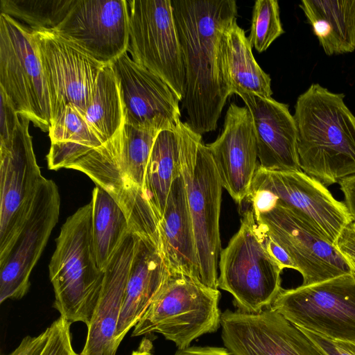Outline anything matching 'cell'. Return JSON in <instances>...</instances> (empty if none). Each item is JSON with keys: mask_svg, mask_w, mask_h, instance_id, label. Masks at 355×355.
I'll return each mask as SVG.
<instances>
[{"mask_svg": "<svg viewBox=\"0 0 355 355\" xmlns=\"http://www.w3.org/2000/svg\"><path fill=\"white\" fill-rule=\"evenodd\" d=\"M185 69L182 100L187 123L201 135L215 130L230 89L221 63V40L236 19L234 0H171Z\"/></svg>", "mask_w": 355, "mask_h": 355, "instance_id": "obj_1", "label": "cell"}, {"mask_svg": "<svg viewBox=\"0 0 355 355\" xmlns=\"http://www.w3.org/2000/svg\"><path fill=\"white\" fill-rule=\"evenodd\" d=\"M344 99L313 83L295 105L300 169L325 187L355 175V116Z\"/></svg>", "mask_w": 355, "mask_h": 355, "instance_id": "obj_2", "label": "cell"}, {"mask_svg": "<svg viewBox=\"0 0 355 355\" xmlns=\"http://www.w3.org/2000/svg\"><path fill=\"white\" fill-rule=\"evenodd\" d=\"M158 133L124 123L111 139L69 167L87 175L114 198L132 233L151 239L158 236V220L144 197L143 186Z\"/></svg>", "mask_w": 355, "mask_h": 355, "instance_id": "obj_3", "label": "cell"}, {"mask_svg": "<svg viewBox=\"0 0 355 355\" xmlns=\"http://www.w3.org/2000/svg\"><path fill=\"white\" fill-rule=\"evenodd\" d=\"M92 205L68 217L56 239L49 263L53 307L60 317L89 324L102 288L105 271L96 263L92 239Z\"/></svg>", "mask_w": 355, "mask_h": 355, "instance_id": "obj_4", "label": "cell"}, {"mask_svg": "<svg viewBox=\"0 0 355 355\" xmlns=\"http://www.w3.org/2000/svg\"><path fill=\"white\" fill-rule=\"evenodd\" d=\"M180 173L193 226L200 280L207 287L218 289L223 186L202 135L189 125L182 145Z\"/></svg>", "mask_w": 355, "mask_h": 355, "instance_id": "obj_5", "label": "cell"}, {"mask_svg": "<svg viewBox=\"0 0 355 355\" xmlns=\"http://www.w3.org/2000/svg\"><path fill=\"white\" fill-rule=\"evenodd\" d=\"M220 291L200 280L170 272L149 306L134 327L132 336L153 333L171 340L178 349L220 325Z\"/></svg>", "mask_w": 355, "mask_h": 355, "instance_id": "obj_6", "label": "cell"}, {"mask_svg": "<svg viewBox=\"0 0 355 355\" xmlns=\"http://www.w3.org/2000/svg\"><path fill=\"white\" fill-rule=\"evenodd\" d=\"M219 258L218 286L232 295L239 311L258 313L271 306L282 290L283 268L260 238L250 206Z\"/></svg>", "mask_w": 355, "mask_h": 355, "instance_id": "obj_7", "label": "cell"}, {"mask_svg": "<svg viewBox=\"0 0 355 355\" xmlns=\"http://www.w3.org/2000/svg\"><path fill=\"white\" fill-rule=\"evenodd\" d=\"M0 88L19 116L44 132L51 124L50 98L33 31L0 15Z\"/></svg>", "mask_w": 355, "mask_h": 355, "instance_id": "obj_8", "label": "cell"}, {"mask_svg": "<svg viewBox=\"0 0 355 355\" xmlns=\"http://www.w3.org/2000/svg\"><path fill=\"white\" fill-rule=\"evenodd\" d=\"M270 306L299 328L334 341H355V280L351 275L282 288Z\"/></svg>", "mask_w": 355, "mask_h": 355, "instance_id": "obj_9", "label": "cell"}, {"mask_svg": "<svg viewBox=\"0 0 355 355\" xmlns=\"http://www.w3.org/2000/svg\"><path fill=\"white\" fill-rule=\"evenodd\" d=\"M127 52L139 64L161 78L180 101L185 69L171 0H129Z\"/></svg>", "mask_w": 355, "mask_h": 355, "instance_id": "obj_10", "label": "cell"}, {"mask_svg": "<svg viewBox=\"0 0 355 355\" xmlns=\"http://www.w3.org/2000/svg\"><path fill=\"white\" fill-rule=\"evenodd\" d=\"M20 121L11 142L0 146V259L17 237L44 180L37 164L30 120Z\"/></svg>", "mask_w": 355, "mask_h": 355, "instance_id": "obj_11", "label": "cell"}, {"mask_svg": "<svg viewBox=\"0 0 355 355\" xmlns=\"http://www.w3.org/2000/svg\"><path fill=\"white\" fill-rule=\"evenodd\" d=\"M257 190L273 193L279 204L334 245L343 229L353 220L345 202L302 171H272L259 165L249 193Z\"/></svg>", "mask_w": 355, "mask_h": 355, "instance_id": "obj_12", "label": "cell"}, {"mask_svg": "<svg viewBox=\"0 0 355 355\" xmlns=\"http://www.w3.org/2000/svg\"><path fill=\"white\" fill-rule=\"evenodd\" d=\"M32 31L48 87L51 123L69 104L85 112L105 65L53 30Z\"/></svg>", "mask_w": 355, "mask_h": 355, "instance_id": "obj_13", "label": "cell"}, {"mask_svg": "<svg viewBox=\"0 0 355 355\" xmlns=\"http://www.w3.org/2000/svg\"><path fill=\"white\" fill-rule=\"evenodd\" d=\"M60 196L52 180L44 178L31 210L6 256L0 259V303L20 300L30 288V275L56 225Z\"/></svg>", "mask_w": 355, "mask_h": 355, "instance_id": "obj_14", "label": "cell"}, {"mask_svg": "<svg viewBox=\"0 0 355 355\" xmlns=\"http://www.w3.org/2000/svg\"><path fill=\"white\" fill-rule=\"evenodd\" d=\"M254 218L291 258L302 276V286L350 275L347 263L335 245L287 207L277 202Z\"/></svg>", "mask_w": 355, "mask_h": 355, "instance_id": "obj_15", "label": "cell"}, {"mask_svg": "<svg viewBox=\"0 0 355 355\" xmlns=\"http://www.w3.org/2000/svg\"><path fill=\"white\" fill-rule=\"evenodd\" d=\"M222 339L233 355H327L298 327L272 309L221 314Z\"/></svg>", "mask_w": 355, "mask_h": 355, "instance_id": "obj_16", "label": "cell"}, {"mask_svg": "<svg viewBox=\"0 0 355 355\" xmlns=\"http://www.w3.org/2000/svg\"><path fill=\"white\" fill-rule=\"evenodd\" d=\"M53 31L102 64H111L128 50V2L77 0Z\"/></svg>", "mask_w": 355, "mask_h": 355, "instance_id": "obj_17", "label": "cell"}, {"mask_svg": "<svg viewBox=\"0 0 355 355\" xmlns=\"http://www.w3.org/2000/svg\"><path fill=\"white\" fill-rule=\"evenodd\" d=\"M127 53L112 64L119 85L124 123L159 132L175 128L181 121V101L161 78Z\"/></svg>", "mask_w": 355, "mask_h": 355, "instance_id": "obj_18", "label": "cell"}, {"mask_svg": "<svg viewBox=\"0 0 355 355\" xmlns=\"http://www.w3.org/2000/svg\"><path fill=\"white\" fill-rule=\"evenodd\" d=\"M206 146L223 187L235 202L241 205L259 165L252 118L247 107L232 103L227 110L221 134Z\"/></svg>", "mask_w": 355, "mask_h": 355, "instance_id": "obj_19", "label": "cell"}, {"mask_svg": "<svg viewBox=\"0 0 355 355\" xmlns=\"http://www.w3.org/2000/svg\"><path fill=\"white\" fill-rule=\"evenodd\" d=\"M253 121L259 166L272 171H301L297 149V128L287 104L272 97L236 94Z\"/></svg>", "mask_w": 355, "mask_h": 355, "instance_id": "obj_20", "label": "cell"}, {"mask_svg": "<svg viewBox=\"0 0 355 355\" xmlns=\"http://www.w3.org/2000/svg\"><path fill=\"white\" fill-rule=\"evenodd\" d=\"M137 237L129 232L105 269L100 296L79 355H116L114 336Z\"/></svg>", "mask_w": 355, "mask_h": 355, "instance_id": "obj_21", "label": "cell"}, {"mask_svg": "<svg viewBox=\"0 0 355 355\" xmlns=\"http://www.w3.org/2000/svg\"><path fill=\"white\" fill-rule=\"evenodd\" d=\"M158 234L159 250L169 271L201 282L193 226L181 173L171 185L158 222Z\"/></svg>", "mask_w": 355, "mask_h": 355, "instance_id": "obj_22", "label": "cell"}, {"mask_svg": "<svg viewBox=\"0 0 355 355\" xmlns=\"http://www.w3.org/2000/svg\"><path fill=\"white\" fill-rule=\"evenodd\" d=\"M169 272L159 245L138 236L114 336L118 347L145 313Z\"/></svg>", "mask_w": 355, "mask_h": 355, "instance_id": "obj_23", "label": "cell"}, {"mask_svg": "<svg viewBox=\"0 0 355 355\" xmlns=\"http://www.w3.org/2000/svg\"><path fill=\"white\" fill-rule=\"evenodd\" d=\"M189 126L180 121L157 134L146 166L143 193L155 216L162 218L175 178L180 173L182 145Z\"/></svg>", "mask_w": 355, "mask_h": 355, "instance_id": "obj_24", "label": "cell"}, {"mask_svg": "<svg viewBox=\"0 0 355 355\" xmlns=\"http://www.w3.org/2000/svg\"><path fill=\"white\" fill-rule=\"evenodd\" d=\"M299 6L326 55L355 51V0H302Z\"/></svg>", "mask_w": 355, "mask_h": 355, "instance_id": "obj_25", "label": "cell"}, {"mask_svg": "<svg viewBox=\"0 0 355 355\" xmlns=\"http://www.w3.org/2000/svg\"><path fill=\"white\" fill-rule=\"evenodd\" d=\"M223 76L231 95L240 92L271 97V78L258 64L252 46L236 19L225 31L221 40Z\"/></svg>", "mask_w": 355, "mask_h": 355, "instance_id": "obj_26", "label": "cell"}, {"mask_svg": "<svg viewBox=\"0 0 355 355\" xmlns=\"http://www.w3.org/2000/svg\"><path fill=\"white\" fill-rule=\"evenodd\" d=\"M51 147L46 155L50 170L69 168L75 162L102 145L87 124L85 112L69 104L52 121Z\"/></svg>", "mask_w": 355, "mask_h": 355, "instance_id": "obj_27", "label": "cell"}, {"mask_svg": "<svg viewBox=\"0 0 355 355\" xmlns=\"http://www.w3.org/2000/svg\"><path fill=\"white\" fill-rule=\"evenodd\" d=\"M92 239L98 268L105 269L130 232L128 218L105 190L96 186L92 191Z\"/></svg>", "mask_w": 355, "mask_h": 355, "instance_id": "obj_28", "label": "cell"}, {"mask_svg": "<svg viewBox=\"0 0 355 355\" xmlns=\"http://www.w3.org/2000/svg\"><path fill=\"white\" fill-rule=\"evenodd\" d=\"M85 116L89 128L102 144L111 139L123 128V103L112 64L105 65L101 71Z\"/></svg>", "mask_w": 355, "mask_h": 355, "instance_id": "obj_29", "label": "cell"}, {"mask_svg": "<svg viewBox=\"0 0 355 355\" xmlns=\"http://www.w3.org/2000/svg\"><path fill=\"white\" fill-rule=\"evenodd\" d=\"M77 0H0L1 13L24 21L34 31L55 30Z\"/></svg>", "mask_w": 355, "mask_h": 355, "instance_id": "obj_30", "label": "cell"}, {"mask_svg": "<svg viewBox=\"0 0 355 355\" xmlns=\"http://www.w3.org/2000/svg\"><path fill=\"white\" fill-rule=\"evenodd\" d=\"M71 324L60 316L39 335L24 337L8 355H79L73 349Z\"/></svg>", "mask_w": 355, "mask_h": 355, "instance_id": "obj_31", "label": "cell"}, {"mask_svg": "<svg viewBox=\"0 0 355 355\" xmlns=\"http://www.w3.org/2000/svg\"><path fill=\"white\" fill-rule=\"evenodd\" d=\"M278 1L257 0L252 9L248 40L259 53L267 50L270 44L284 33L280 19Z\"/></svg>", "mask_w": 355, "mask_h": 355, "instance_id": "obj_32", "label": "cell"}, {"mask_svg": "<svg viewBox=\"0 0 355 355\" xmlns=\"http://www.w3.org/2000/svg\"><path fill=\"white\" fill-rule=\"evenodd\" d=\"M19 121V114L13 103L0 88V146L11 142Z\"/></svg>", "mask_w": 355, "mask_h": 355, "instance_id": "obj_33", "label": "cell"}, {"mask_svg": "<svg viewBox=\"0 0 355 355\" xmlns=\"http://www.w3.org/2000/svg\"><path fill=\"white\" fill-rule=\"evenodd\" d=\"M334 245L347 263L355 280V220L343 229Z\"/></svg>", "mask_w": 355, "mask_h": 355, "instance_id": "obj_34", "label": "cell"}, {"mask_svg": "<svg viewBox=\"0 0 355 355\" xmlns=\"http://www.w3.org/2000/svg\"><path fill=\"white\" fill-rule=\"evenodd\" d=\"M257 228L258 234L261 239L266 248L272 255V257L279 263L281 267L283 269L291 268L297 270V267L289 255L277 243H276L271 238L266 230L257 223Z\"/></svg>", "mask_w": 355, "mask_h": 355, "instance_id": "obj_35", "label": "cell"}, {"mask_svg": "<svg viewBox=\"0 0 355 355\" xmlns=\"http://www.w3.org/2000/svg\"><path fill=\"white\" fill-rule=\"evenodd\" d=\"M327 355H352L339 347L334 340L324 336L300 328Z\"/></svg>", "mask_w": 355, "mask_h": 355, "instance_id": "obj_36", "label": "cell"}, {"mask_svg": "<svg viewBox=\"0 0 355 355\" xmlns=\"http://www.w3.org/2000/svg\"><path fill=\"white\" fill-rule=\"evenodd\" d=\"M339 184L344 195L345 204L355 220V175L343 179Z\"/></svg>", "mask_w": 355, "mask_h": 355, "instance_id": "obj_37", "label": "cell"}, {"mask_svg": "<svg viewBox=\"0 0 355 355\" xmlns=\"http://www.w3.org/2000/svg\"><path fill=\"white\" fill-rule=\"evenodd\" d=\"M175 355H233L227 348L218 347H188L178 349Z\"/></svg>", "mask_w": 355, "mask_h": 355, "instance_id": "obj_38", "label": "cell"}, {"mask_svg": "<svg viewBox=\"0 0 355 355\" xmlns=\"http://www.w3.org/2000/svg\"><path fill=\"white\" fill-rule=\"evenodd\" d=\"M152 343L147 338H144L137 350L133 351L130 355H153L151 349Z\"/></svg>", "mask_w": 355, "mask_h": 355, "instance_id": "obj_39", "label": "cell"}, {"mask_svg": "<svg viewBox=\"0 0 355 355\" xmlns=\"http://www.w3.org/2000/svg\"><path fill=\"white\" fill-rule=\"evenodd\" d=\"M339 347L355 355V341H334Z\"/></svg>", "mask_w": 355, "mask_h": 355, "instance_id": "obj_40", "label": "cell"}]
</instances>
